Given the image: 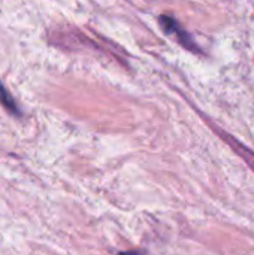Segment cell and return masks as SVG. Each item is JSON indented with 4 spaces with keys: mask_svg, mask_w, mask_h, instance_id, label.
Segmentation results:
<instances>
[{
    "mask_svg": "<svg viewBox=\"0 0 254 255\" xmlns=\"http://www.w3.org/2000/svg\"><path fill=\"white\" fill-rule=\"evenodd\" d=\"M160 22H162V27L168 31V33H171V34H175L177 36V39L186 46V48H189V49H196V45H195V42L192 40V37H190V34L187 33V31H184L183 30V27L174 19V18H171V16H166V15H163V16H160Z\"/></svg>",
    "mask_w": 254,
    "mask_h": 255,
    "instance_id": "6da1fadb",
    "label": "cell"
},
{
    "mask_svg": "<svg viewBox=\"0 0 254 255\" xmlns=\"http://www.w3.org/2000/svg\"><path fill=\"white\" fill-rule=\"evenodd\" d=\"M0 103L4 106L6 111H9L10 114H15V115H19V111H18V106L13 100V97L7 93V90L3 87V84L0 82Z\"/></svg>",
    "mask_w": 254,
    "mask_h": 255,
    "instance_id": "7a4b0ae2",
    "label": "cell"
},
{
    "mask_svg": "<svg viewBox=\"0 0 254 255\" xmlns=\"http://www.w3.org/2000/svg\"><path fill=\"white\" fill-rule=\"evenodd\" d=\"M118 255H144L141 251H124V253H120Z\"/></svg>",
    "mask_w": 254,
    "mask_h": 255,
    "instance_id": "3957f363",
    "label": "cell"
}]
</instances>
